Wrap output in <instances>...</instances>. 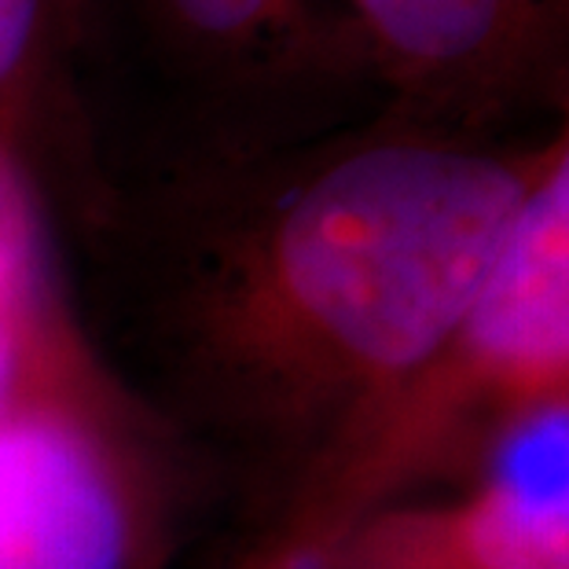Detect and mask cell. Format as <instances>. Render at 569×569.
<instances>
[{
    "label": "cell",
    "instance_id": "obj_3",
    "mask_svg": "<svg viewBox=\"0 0 569 569\" xmlns=\"http://www.w3.org/2000/svg\"><path fill=\"white\" fill-rule=\"evenodd\" d=\"M566 408L569 107L543 137V159L452 342L290 500L261 569L309 562L360 518L475 467L503 438Z\"/></svg>",
    "mask_w": 569,
    "mask_h": 569
},
{
    "label": "cell",
    "instance_id": "obj_6",
    "mask_svg": "<svg viewBox=\"0 0 569 569\" xmlns=\"http://www.w3.org/2000/svg\"><path fill=\"white\" fill-rule=\"evenodd\" d=\"M295 569H569V496L492 481L360 518Z\"/></svg>",
    "mask_w": 569,
    "mask_h": 569
},
{
    "label": "cell",
    "instance_id": "obj_1",
    "mask_svg": "<svg viewBox=\"0 0 569 569\" xmlns=\"http://www.w3.org/2000/svg\"><path fill=\"white\" fill-rule=\"evenodd\" d=\"M543 159L375 111L323 137L132 191V239L221 331L306 445L298 492L445 353ZM295 492V496H298Z\"/></svg>",
    "mask_w": 569,
    "mask_h": 569
},
{
    "label": "cell",
    "instance_id": "obj_8",
    "mask_svg": "<svg viewBox=\"0 0 569 569\" xmlns=\"http://www.w3.org/2000/svg\"><path fill=\"white\" fill-rule=\"evenodd\" d=\"M89 368L78 335L56 301L0 298V416L38 386Z\"/></svg>",
    "mask_w": 569,
    "mask_h": 569
},
{
    "label": "cell",
    "instance_id": "obj_5",
    "mask_svg": "<svg viewBox=\"0 0 569 569\" xmlns=\"http://www.w3.org/2000/svg\"><path fill=\"white\" fill-rule=\"evenodd\" d=\"M143 503L92 368L0 416V569H137Z\"/></svg>",
    "mask_w": 569,
    "mask_h": 569
},
{
    "label": "cell",
    "instance_id": "obj_4",
    "mask_svg": "<svg viewBox=\"0 0 569 569\" xmlns=\"http://www.w3.org/2000/svg\"><path fill=\"white\" fill-rule=\"evenodd\" d=\"M386 111L492 132L569 107V0H338Z\"/></svg>",
    "mask_w": 569,
    "mask_h": 569
},
{
    "label": "cell",
    "instance_id": "obj_2",
    "mask_svg": "<svg viewBox=\"0 0 569 569\" xmlns=\"http://www.w3.org/2000/svg\"><path fill=\"white\" fill-rule=\"evenodd\" d=\"M67 89L89 169L114 118L143 132L132 191L323 137L338 96L379 92L323 0H67Z\"/></svg>",
    "mask_w": 569,
    "mask_h": 569
},
{
    "label": "cell",
    "instance_id": "obj_7",
    "mask_svg": "<svg viewBox=\"0 0 569 569\" xmlns=\"http://www.w3.org/2000/svg\"><path fill=\"white\" fill-rule=\"evenodd\" d=\"M0 151L41 196L63 184L100 196L67 89V0H0Z\"/></svg>",
    "mask_w": 569,
    "mask_h": 569
}]
</instances>
